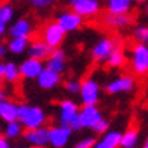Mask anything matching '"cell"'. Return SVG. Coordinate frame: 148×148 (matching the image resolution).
I'll return each mask as SVG.
<instances>
[{
  "label": "cell",
  "mask_w": 148,
  "mask_h": 148,
  "mask_svg": "<svg viewBox=\"0 0 148 148\" xmlns=\"http://www.w3.org/2000/svg\"><path fill=\"white\" fill-rule=\"evenodd\" d=\"M17 121L27 129H36L45 124L47 115L45 112L38 106H29V104H18L17 107Z\"/></svg>",
  "instance_id": "cell-1"
},
{
  "label": "cell",
  "mask_w": 148,
  "mask_h": 148,
  "mask_svg": "<svg viewBox=\"0 0 148 148\" xmlns=\"http://www.w3.org/2000/svg\"><path fill=\"white\" fill-rule=\"evenodd\" d=\"M132 68L139 76L148 73V45L138 42L132 49Z\"/></svg>",
  "instance_id": "cell-2"
},
{
  "label": "cell",
  "mask_w": 148,
  "mask_h": 148,
  "mask_svg": "<svg viewBox=\"0 0 148 148\" xmlns=\"http://www.w3.org/2000/svg\"><path fill=\"white\" fill-rule=\"evenodd\" d=\"M79 94L83 104H97L100 98V85L94 79H85L80 83Z\"/></svg>",
  "instance_id": "cell-3"
},
{
  "label": "cell",
  "mask_w": 148,
  "mask_h": 148,
  "mask_svg": "<svg viewBox=\"0 0 148 148\" xmlns=\"http://www.w3.org/2000/svg\"><path fill=\"white\" fill-rule=\"evenodd\" d=\"M71 127L70 125H56L49 129V144H51V147L55 148H64L66 144L70 142L71 138Z\"/></svg>",
  "instance_id": "cell-4"
},
{
  "label": "cell",
  "mask_w": 148,
  "mask_h": 148,
  "mask_svg": "<svg viewBox=\"0 0 148 148\" xmlns=\"http://www.w3.org/2000/svg\"><path fill=\"white\" fill-rule=\"evenodd\" d=\"M77 118L80 121L82 129H91V127L97 123L98 119H101V112L97 107V104H83L82 109H79Z\"/></svg>",
  "instance_id": "cell-5"
},
{
  "label": "cell",
  "mask_w": 148,
  "mask_h": 148,
  "mask_svg": "<svg viewBox=\"0 0 148 148\" xmlns=\"http://www.w3.org/2000/svg\"><path fill=\"white\" fill-rule=\"evenodd\" d=\"M56 23L64 29V32H74L82 27L83 24V17H80L77 12L74 11H64L60 12L56 18Z\"/></svg>",
  "instance_id": "cell-6"
},
{
  "label": "cell",
  "mask_w": 148,
  "mask_h": 148,
  "mask_svg": "<svg viewBox=\"0 0 148 148\" xmlns=\"http://www.w3.org/2000/svg\"><path fill=\"white\" fill-rule=\"evenodd\" d=\"M64 36H65V32H64V29L60 27L56 21L49 23V24L44 27L42 41H44L47 45H50L51 49H56V47H59L60 44H62Z\"/></svg>",
  "instance_id": "cell-7"
},
{
  "label": "cell",
  "mask_w": 148,
  "mask_h": 148,
  "mask_svg": "<svg viewBox=\"0 0 148 148\" xmlns=\"http://www.w3.org/2000/svg\"><path fill=\"white\" fill-rule=\"evenodd\" d=\"M136 86V82L132 76H119L116 79L110 80L109 83L106 85V91L107 94H121V92H132Z\"/></svg>",
  "instance_id": "cell-8"
},
{
  "label": "cell",
  "mask_w": 148,
  "mask_h": 148,
  "mask_svg": "<svg viewBox=\"0 0 148 148\" xmlns=\"http://www.w3.org/2000/svg\"><path fill=\"white\" fill-rule=\"evenodd\" d=\"M44 68V64L42 60L39 59H33V58H27L18 65V70H20V77H24V79H29L33 80L38 77V74L42 71Z\"/></svg>",
  "instance_id": "cell-9"
},
{
  "label": "cell",
  "mask_w": 148,
  "mask_h": 148,
  "mask_svg": "<svg viewBox=\"0 0 148 148\" xmlns=\"http://www.w3.org/2000/svg\"><path fill=\"white\" fill-rule=\"evenodd\" d=\"M24 138L35 148H44L49 144V129H45L44 125L36 127V129H27L24 133Z\"/></svg>",
  "instance_id": "cell-10"
},
{
  "label": "cell",
  "mask_w": 148,
  "mask_h": 148,
  "mask_svg": "<svg viewBox=\"0 0 148 148\" xmlns=\"http://www.w3.org/2000/svg\"><path fill=\"white\" fill-rule=\"evenodd\" d=\"M45 66L50 68V70H53L58 74H62L65 71V68H66V56H65L64 50H60L59 47L53 49L51 53L49 55V58H47Z\"/></svg>",
  "instance_id": "cell-11"
},
{
  "label": "cell",
  "mask_w": 148,
  "mask_h": 148,
  "mask_svg": "<svg viewBox=\"0 0 148 148\" xmlns=\"http://www.w3.org/2000/svg\"><path fill=\"white\" fill-rule=\"evenodd\" d=\"M35 80H36V83L39 85V88L49 91V89L56 88V86L60 83V74H58V73H55L53 70L44 66L42 71L38 74V77Z\"/></svg>",
  "instance_id": "cell-12"
},
{
  "label": "cell",
  "mask_w": 148,
  "mask_h": 148,
  "mask_svg": "<svg viewBox=\"0 0 148 148\" xmlns=\"http://www.w3.org/2000/svg\"><path fill=\"white\" fill-rule=\"evenodd\" d=\"M77 113H79V107L74 101L64 100V101L59 103V123L60 124L68 125L77 116Z\"/></svg>",
  "instance_id": "cell-13"
},
{
  "label": "cell",
  "mask_w": 148,
  "mask_h": 148,
  "mask_svg": "<svg viewBox=\"0 0 148 148\" xmlns=\"http://www.w3.org/2000/svg\"><path fill=\"white\" fill-rule=\"evenodd\" d=\"M115 49V42L109 38H103L94 45L92 49V59L97 60V62H101V60H106V58L110 55V51Z\"/></svg>",
  "instance_id": "cell-14"
},
{
  "label": "cell",
  "mask_w": 148,
  "mask_h": 148,
  "mask_svg": "<svg viewBox=\"0 0 148 148\" xmlns=\"http://www.w3.org/2000/svg\"><path fill=\"white\" fill-rule=\"evenodd\" d=\"M74 12H77L80 17H94L100 11V0H82L71 6Z\"/></svg>",
  "instance_id": "cell-15"
},
{
  "label": "cell",
  "mask_w": 148,
  "mask_h": 148,
  "mask_svg": "<svg viewBox=\"0 0 148 148\" xmlns=\"http://www.w3.org/2000/svg\"><path fill=\"white\" fill-rule=\"evenodd\" d=\"M51 47L47 45L42 39H36L33 41L30 45H27V51H29V58L33 59H39V60H44L49 58V55L51 53Z\"/></svg>",
  "instance_id": "cell-16"
},
{
  "label": "cell",
  "mask_w": 148,
  "mask_h": 148,
  "mask_svg": "<svg viewBox=\"0 0 148 148\" xmlns=\"http://www.w3.org/2000/svg\"><path fill=\"white\" fill-rule=\"evenodd\" d=\"M32 33V23L27 18H20L9 27L11 38H29Z\"/></svg>",
  "instance_id": "cell-17"
},
{
  "label": "cell",
  "mask_w": 148,
  "mask_h": 148,
  "mask_svg": "<svg viewBox=\"0 0 148 148\" xmlns=\"http://www.w3.org/2000/svg\"><path fill=\"white\" fill-rule=\"evenodd\" d=\"M130 17L129 14H112V12H107L104 15V23L113 29H121L125 27L127 24H130Z\"/></svg>",
  "instance_id": "cell-18"
},
{
  "label": "cell",
  "mask_w": 148,
  "mask_h": 148,
  "mask_svg": "<svg viewBox=\"0 0 148 148\" xmlns=\"http://www.w3.org/2000/svg\"><path fill=\"white\" fill-rule=\"evenodd\" d=\"M17 107L18 104H15L14 101H9L8 98L0 101V118L6 123L17 119Z\"/></svg>",
  "instance_id": "cell-19"
},
{
  "label": "cell",
  "mask_w": 148,
  "mask_h": 148,
  "mask_svg": "<svg viewBox=\"0 0 148 148\" xmlns=\"http://www.w3.org/2000/svg\"><path fill=\"white\" fill-rule=\"evenodd\" d=\"M133 0H107V12L112 14H129Z\"/></svg>",
  "instance_id": "cell-20"
},
{
  "label": "cell",
  "mask_w": 148,
  "mask_h": 148,
  "mask_svg": "<svg viewBox=\"0 0 148 148\" xmlns=\"http://www.w3.org/2000/svg\"><path fill=\"white\" fill-rule=\"evenodd\" d=\"M139 140V133L136 129H129L124 133H121V140L119 147L121 148H134Z\"/></svg>",
  "instance_id": "cell-21"
},
{
  "label": "cell",
  "mask_w": 148,
  "mask_h": 148,
  "mask_svg": "<svg viewBox=\"0 0 148 148\" xmlns=\"http://www.w3.org/2000/svg\"><path fill=\"white\" fill-rule=\"evenodd\" d=\"M106 64L109 68H119V66H123L125 64V56L121 49H113L110 51V55L106 58Z\"/></svg>",
  "instance_id": "cell-22"
},
{
  "label": "cell",
  "mask_w": 148,
  "mask_h": 148,
  "mask_svg": "<svg viewBox=\"0 0 148 148\" xmlns=\"http://www.w3.org/2000/svg\"><path fill=\"white\" fill-rule=\"evenodd\" d=\"M29 45V38H11V41L8 42V50L14 55H21L26 51Z\"/></svg>",
  "instance_id": "cell-23"
},
{
  "label": "cell",
  "mask_w": 148,
  "mask_h": 148,
  "mask_svg": "<svg viewBox=\"0 0 148 148\" xmlns=\"http://www.w3.org/2000/svg\"><path fill=\"white\" fill-rule=\"evenodd\" d=\"M3 79L9 83H15L20 79V70L15 62H6L5 64V71H3Z\"/></svg>",
  "instance_id": "cell-24"
},
{
  "label": "cell",
  "mask_w": 148,
  "mask_h": 148,
  "mask_svg": "<svg viewBox=\"0 0 148 148\" xmlns=\"http://www.w3.org/2000/svg\"><path fill=\"white\" fill-rule=\"evenodd\" d=\"M21 130H23V125L20 124V121L15 119V121L8 123V125H6V129H5V134H6V138H9V139H15L21 134Z\"/></svg>",
  "instance_id": "cell-25"
},
{
  "label": "cell",
  "mask_w": 148,
  "mask_h": 148,
  "mask_svg": "<svg viewBox=\"0 0 148 148\" xmlns=\"http://www.w3.org/2000/svg\"><path fill=\"white\" fill-rule=\"evenodd\" d=\"M12 18H14V8L8 3H2L0 5V20L5 24H8L12 21Z\"/></svg>",
  "instance_id": "cell-26"
},
{
  "label": "cell",
  "mask_w": 148,
  "mask_h": 148,
  "mask_svg": "<svg viewBox=\"0 0 148 148\" xmlns=\"http://www.w3.org/2000/svg\"><path fill=\"white\" fill-rule=\"evenodd\" d=\"M134 38L138 42L148 45V26H138L134 30Z\"/></svg>",
  "instance_id": "cell-27"
},
{
  "label": "cell",
  "mask_w": 148,
  "mask_h": 148,
  "mask_svg": "<svg viewBox=\"0 0 148 148\" xmlns=\"http://www.w3.org/2000/svg\"><path fill=\"white\" fill-rule=\"evenodd\" d=\"M109 125H110L109 121L104 119V118H101V119H98L97 123L91 127V130H92L94 133H97V134H103V133H106L107 130H109Z\"/></svg>",
  "instance_id": "cell-28"
},
{
  "label": "cell",
  "mask_w": 148,
  "mask_h": 148,
  "mask_svg": "<svg viewBox=\"0 0 148 148\" xmlns=\"http://www.w3.org/2000/svg\"><path fill=\"white\" fill-rule=\"evenodd\" d=\"M64 86H65L66 92H70V94H77L79 89H80V82H79V80H66Z\"/></svg>",
  "instance_id": "cell-29"
},
{
  "label": "cell",
  "mask_w": 148,
  "mask_h": 148,
  "mask_svg": "<svg viewBox=\"0 0 148 148\" xmlns=\"http://www.w3.org/2000/svg\"><path fill=\"white\" fill-rule=\"evenodd\" d=\"M94 144H95V139L94 138H85L82 140H79V142L74 145V148H92Z\"/></svg>",
  "instance_id": "cell-30"
},
{
  "label": "cell",
  "mask_w": 148,
  "mask_h": 148,
  "mask_svg": "<svg viewBox=\"0 0 148 148\" xmlns=\"http://www.w3.org/2000/svg\"><path fill=\"white\" fill-rule=\"evenodd\" d=\"M56 0H30V3L35 6V8H47L51 3H55Z\"/></svg>",
  "instance_id": "cell-31"
},
{
  "label": "cell",
  "mask_w": 148,
  "mask_h": 148,
  "mask_svg": "<svg viewBox=\"0 0 148 148\" xmlns=\"http://www.w3.org/2000/svg\"><path fill=\"white\" fill-rule=\"evenodd\" d=\"M92 148H113L112 145H109V144H107L106 142V140H98V142H97V140H95V144H94L92 145Z\"/></svg>",
  "instance_id": "cell-32"
},
{
  "label": "cell",
  "mask_w": 148,
  "mask_h": 148,
  "mask_svg": "<svg viewBox=\"0 0 148 148\" xmlns=\"http://www.w3.org/2000/svg\"><path fill=\"white\" fill-rule=\"evenodd\" d=\"M0 148H11L9 144H8V139L5 136H0Z\"/></svg>",
  "instance_id": "cell-33"
},
{
  "label": "cell",
  "mask_w": 148,
  "mask_h": 148,
  "mask_svg": "<svg viewBox=\"0 0 148 148\" xmlns=\"http://www.w3.org/2000/svg\"><path fill=\"white\" fill-rule=\"evenodd\" d=\"M6 53H8V47H6V44L0 42V58H3Z\"/></svg>",
  "instance_id": "cell-34"
},
{
  "label": "cell",
  "mask_w": 148,
  "mask_h": 148,
  "mask_svg": "<svg viewBox=\"0 0 148 148\" xmlns=\"http://www.w3.org/2000/svg\"><path fill=\"white\" fill-rule=\"evenodd\" d=\"M5 32H6V24L2 21V20H0V36H3Z\"/></svg>",
  "instance_id": "cell-35"
},
{
  "label": "cell",
  "mask_w": 148,
  "mask_h": 148,
  "mask_svg": "<svg viewBox=\"0 0 148 148\" xmlns=\"http://www.w3.org/2000/svg\"><path fill=\"white\" fill-rule=\"evenodd\" d=\"M3 71H5V64L0 62V79L3 77Z\"/></svg>",
  "instance_id": "cell-36"
},
{
  "label": "cell",
  "mask_w": 148,
  "mask_h": 148,
  "mask_svg": "<svg viewBox=\"0 0 148 148\" xmlns=\"http://www.w3.org/2000/svg\"><path fill=\"white\" fill-rule=\"evenodd\" d=\"M79 2H82V0H70V5L73 6V5H76V3H79Z\"/></svg>",
  "instance_id": "cell-37"
},
{
  "label": "cell",
  "mask_w": 148,
  "mask_h": 148,
  "mask_svg": "<svg viewBox=\"0 0 148 148\" xmlns=\"http://www.w3.org/2000/svg\"><path fill=\"white\" fill-rule=\"evenodd\" d=\"M142 148H148V138L145 139V142H144V145H142Z\"/></svg>",
  "instance_id": "cell-38"
},
{
  "label": "cell",
  "mask_w": 148,
  "mask_h": 148,
  "mask_svg": "<svg viewBox=\"0 0 148 148\" xmlns=\"http://www.w3.org/2000/svg\"><path fill=\"white\" fill-rule=\"evenodd\" d=\"M134 2H138V3H142V2H147V0H134Z\"/></svg>",
  "instance_id": "cell-39"
},
{
  "label": "cell",
  "mask_w": 148,
  "mask_h": 148,
  "mask_svg": "<svg viewBox=\"0 0 148 148\" xmlns=\"http://www.w3.org/2000/svg\"><path fill=\"white\" fill-rule=\"evenodd\" d=\"M145 12H147V15H148V5H147V8H145Z\"/></svg>",
  "instance_id": "cell-40"
},
{
  "label": "cell",
  "mask_w": 148,
  "mask_h": 148,
  "mask_svg": "<svg viewBox=\"0 0 148 148\" xmlns=\"http://www.w3.org/2000/svg\"><path fill=\"white\" fill-rule=\"evenodd\" d=\"M14 148H21V147H14Z\"/></svg>",
  "instance_id": "cell-41"
}]
</instances>
